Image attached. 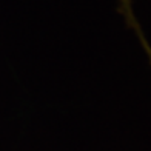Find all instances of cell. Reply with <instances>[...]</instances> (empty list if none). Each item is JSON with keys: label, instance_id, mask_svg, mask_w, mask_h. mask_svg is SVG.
<instances>
[{"label": "cell", "instance_id": "obj_1", "mask_svg": "<svg viewBox=\"0 0 151 151\" xmlns=\"http://www.w3.org/2000/svg\"><path fill=\"white\" fill-rule=\"evenodd\" d=\"M119 2H120V6H119L120 12L123 14V17H125L128 26H131V28L137 32V37H139L142 46L145 48V51L148 52V56H150V62H151V48H150L148 40L145 39V36H143V31L140 29L139 23H137V19H136L134 11H133V3H131V0H119Z\"/></svg>", "mask_w": 151, "mask_h": 151}]
</instances>
